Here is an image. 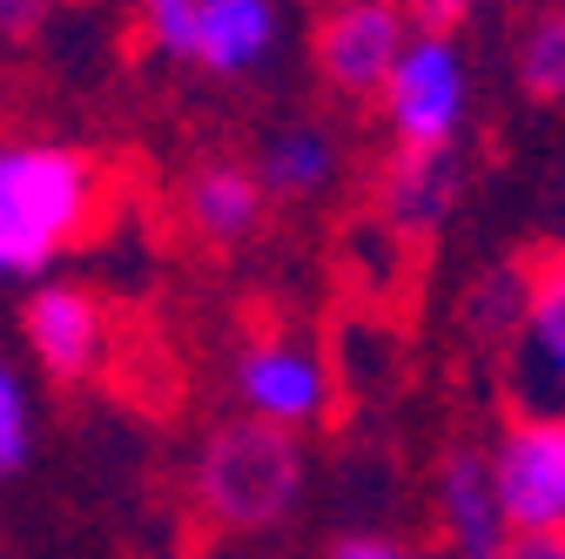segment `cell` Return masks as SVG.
I'll list each match as a JSON object with an SVG mask.
<instances>
[{
	"mask_svg": "<svg viewBox=\"0 0 565 559\" xmlns=\"http://www.w3.org/2000/svg\"><path fill=\"white\" fill-rule=\"evenodd\" d=\"M102 209V169L67 143H0V284H34Z\"/></svg>",
	"mask_w": 565,
	"mask_h": 559,
	"instance_id": "obj_1",
	"label": "cell"
},
{
	"mask_svg": "<svg viewBox=\"0 0 565 559\" xmlns=\"http://www.w3.org/2000/svg\"><path fill=\"white\" fill-rule=\"evenodd\" d=\"M303 445L263 418H230L195 452V506L216 532H269L303 499Z\"/></svg>",
	"mask_w": 565,
	"mask_h": 559,
	"instance_id": "obj_2",
	"label": "cell"
},
{
	"mask_svg": "<svg viewBox=\"0 0 565 559\" xmlns=\"http://www.w3.org/2000/svg\"><path fill=\"white\" fill-rule=\"evenodd\" d=\"M391 149H458V135L471 122V61L451 34L417 28L391 67V82L377 95Z\"/></svg>",
	"mask_w": 565,
	"mask_h": 559,
	"instance_id": "obj_3",
	"label": "cell"
},
{
	"mask_svg": "<svg viewBox=\"0 0 565 559\" xmlns=\"http://www.w3.org/2000/svg\"><path fill=\"white\" fill-rule=\"evenodd\" d=\"M512 539H565V418L512 411L484 445Z\"/></svg>",
	"mask_w": 565,
	"mask_h": 559,
	"instance_id": "obj_4",
	"label": "cell"
},
{
	"mask_svg": "<svg viewBox=\"0 0 565 559\" xmlns=\"http://www.w3.org/2000/svg\"><path fill=\"white\" fill-rule=\"evenodd\" d=\"M230 384H236L243 418H263V425H276V432L323 425L330 398H337L323 351L310 337H290V330L282 337H249L236 351V365H230Z\"/></svg>",
	"mask_w": 565,
	"mask_h": 559,
	"instance_id": "obj_5",
	"label": "cell"
},
{
	"mask_svg": "<svg viewBox=\"0 0 565 559\" xmlns=\"http://www.w3.org/2000/svg\"><path fill=\"white\" fill-rule=\"evenodd\" d=\"M499 378L512 411L525 418H565V250L532 263V304L499 351Z\"/></svg>",
	"mask_w": 565,
	"mask_h": 559,
	"instance_id": "obj_6",
	"label": "cell"
},
{
	"mask_svg": "<svg viewBox=\"0 0 565 559\" xmlns=\"http://www.w3.org/2000/svg\"><path fill=\"white\" fill-rule=\"evenodd\" d=\"M411 34L417 28L404 14V0H330L323 28H317V67L337 95L377 102Z\"/></svg>",
	"mask_w": 565,
	"mask_h": 559,
	"instance_id": "obj_7",
	"label": "cell"
},
{
	"mask_svg": "<svg viewBox=\"0 0 565 559\" xmlns=\"http://www.w3.org/2000/svg\"><path fill=\"white\" fill-rule=\"evenodd\" d=\"M431 506H438V539H445L438 552L445 559H505L512 519L499 506V478H491L484 445H451L438 458Z\"/></svg>",
	"mask_w": 565,
	"mask_h": 559,
	"instance_id": "obj_8",
	"label": "cell"
},
{
	"mask_svg": "<svg viewBox=\"0 0 565 559\" xmlns=\"http://www.w3.org/2000/svg\"><path fill=\"white\" fill-rule=\"evenodd\" d=\"M465 196V156L458 149H391L377 169V217L397 243H424L451 223Z\"/></svg>",
	"mask_w": 565,
	"mask_h": 559,
	"instance_id": "obj_9",
	"label": "cell"
},
{
	"mask_svg": "<svg viewBox=\"0 0 565 559\" xmlns=\"http://www.w3.org/2000/svg\"><path fill=\"white\" fill-rule=\"evenodd\" d=\"M28 351L61 384L95 378L102 351H108V310H102V297L82 291V284H41L28 297Z\"/></svg>",
	"mask_w": 565,
	"mask_h": 559,
	"instance_id": "obj_10",
	"label": "cell"
},
{
	"mask_svg": "<svg viewBox=\"0 0 565 559\" xmlns=\"http://www.w3.org/2000/svg\"><path fill=\"white\" fill-rule=\"evenodd\" d=\"M282 41V14L276 0H195V34H189V61L216 82H243L276 54Z\"/></svg>",
	"mask_w": 565,
	"mask_h": 559,
	"instance_id": "obj_11",
	"label": "cell"
},
{
	"mask_svg": "<svg viewBox=\"0 0 565 559\" xmlns=\"http://www.w3.org/2000/svg\"><path fill=\"white\" fill-rule=\"evenodd\" d=\"M337 176H343V149L323 122H282L256 156V182L269 202H317L337 189Z\"/></svg>",
	"mask_w": 565,
	"mask_h": 559,
	"instance_id": "obj_12",
	"label": "cell"
},
{
	"mask_svg": "<svg viewBox=\"0 0 565 559\" xmlns=\"http://www.w3.org/2000/svg\"><path fill=\"white\" fill-rule=\"evenodd\" d=\"M263 209H269V196L256 182V162H202L189 176V223H195V236L223 243V250L249 243L263 230Z\"/></svg>",
	"mask_w": 565,
	"mask_h": 559,
	"instance_id": "obj_13",
	"label": "cell"
},
{
	"mask_svg": "<svg viewBox=\"0 0 565 559\" xmlns=\"http://www.w3.org/2000/svg\"><path fill=\"white\" fill-rule=\"evenodd\" d=\"M525 304H532V263H484L471 276V291L458 297V317H465V330L478 344L505 351L512 330H519V317H525Z\"/></svg>",
	"mask_w": 565,
	"mask_h": 559,
	"instance_id": "obj_14",
	"label": "cell"
},
{
	"mask_svg": "<svg viewBox=\"0 0 565 559\" xmlns=\"http://www.w3.org/2000/svg\"><path fill=\"white\" fill-rule=\"evenodd\" d=\"M519 88L532 102H565V0H545V8L525 21V34H519Z\"/></svg>",
	"mask_w": 565,
	"mask_h": 559,
	"instance_id": "obj_15",
	"label": "cell"
},
{
	"mask_svg": "<svg viewBox=\"0 0 565 559\" xmlns=\"http://www.w3.org/2000/svg\"><path fill=\"white\" fill-rule=\"evenodd\" d=\"M34 458V404L14 365H0V478H14Z\"/></svg>",
	"mask_w": 565,
	"mask_h": 559,
	"instance_id": "obj_16",
	"label": "cell"
},
{
	"mask_svg": "<svg viewBox=\"0 0 565 559\" xmlns=\"http://www.w3.org/2000/svg\"><path fill=\"white\" fill-rule=\"evenodd\" d=\"M141 8V34L162 61H182L189 67V34H195V0H135Z\"/></svg>",
	"mask_w": 565,
	"mask_h": 559,
	"instance_id": "obj_17",
	"label": "cell"
},
{
	"mask_svg": "<svg viewBox=\"0 0 565 559\" xmlns=\"http://www.w3.org/2000/svg\"><path fill=\"white\" fill-rule=\"evenodd\" d=\"M323 559H417V552L404 539H391V532H337L323 546Z\"/></svg>",
	"mask_w": 565,
	"mask_h": 559,
	"instance_id": "obj_18",
	"label": "cell"
},
{
	"mask_svg": "<svg viewBox=\"0 0 565 559\" xmlns=\"http://www.w3.org/2000/svg\"><path fill=\"white\" fill-rule=\"evenodd\" d=\"M484 8V0H404V14L417 21V28H438V34H451L458 21H471Z\"/></svg>",
	"mask_w": 565,
	"mask_h": 559,
	"instance_id": "obj_19",
	"label": "cell"
},
{
	"mask_svg": "<svg viewBox=\"0 0 565 559\" xmlns=\"http://www.w3.org/2000/svg\"><path fill=\"white\" fill-rule=\"evenodd\" d=\"M54 8H61V0H0V34H8V41H28L34 28H47Z\"/></svg>",
	"mask_w": 565,
	"mask_h": 559,
	"instance_id": "obj_20",
	"label": "cell"
},
{
	"mask_svg": "<svg viewBox=\"0 0 565 559\" xmlns=\"http://www.w3.org/2000/svg\"><path fill=\"white\" fill-rule=\"evenodd\" d=\"M505 559H565V539H512Z\"/></svg>",
	"mask_w": 565,
	"mask_h": 559,
	"instance_id": "obj_21",
	"label": "cell"
},
{
	"mask_svg": "<svg viewBox=\"0 0 565 559\" xmlns=\"http://www.w3.org/2000/svg\"><path fill=\"white\" fill-rule=\"evenodd\" d=\"M431 559H445V552H431Z\"/></svg>",
	"mask_w": 565,
	"mask_h": 559,
	"instance_id": "obj_22",
	"label": "cell"
}]
</instances>
